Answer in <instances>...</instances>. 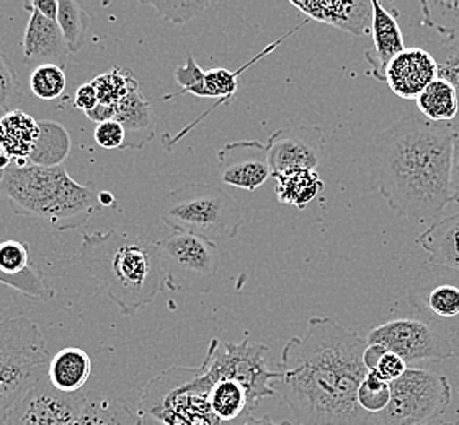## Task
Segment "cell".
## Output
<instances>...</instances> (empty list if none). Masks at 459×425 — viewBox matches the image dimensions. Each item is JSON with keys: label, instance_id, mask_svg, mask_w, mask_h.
Masks as SVG:
<instances>
[{"label": "cell", "instance_id": "ee69618b", "mask_svg": "<svg viewBox=\"0 0 459 425\" xmlns=\"http://www.w3.org/2000/svg\"><path fill=\"white\" fill-rule=\"evenodd\" d=\"M27 5L38 10L43 17L49 20L57 19V9H59V0H33V2H27Z\"/></svg>", "mask_w": 459, "mask_h": 425}, {"label": "cell", "instance_id": "b9f144b4", "mask_svg": "<svg viewBox=\"0 0 459 425\" xmlns=\"http://www.w3.org/2000/svg\"><path fill=\"white\" fill-rule=\"evenodd\" d=\"M99 95L92 82L82 83L74 95V107L82 110L83 113L93 110L99 105Z\"/></svg>", "mask_w": 459, "mask_h": 425}, {"label": "cell", "instance_id": "277c9868", "mask_svg": "<svg viewBox=\"0 0 459 425\" xmlns=\"http://www.w3.org/2000/svg\"><path fill=\"white\" fill-rule=\"evenodd\" d=\"M0 196L15 214L45 220L57 231L75 230L103 210L92 186L75 182L63 166L12 164L0 178Z\"/></svg>", "mask_w": 459, "mask_h": 425}, {"label": "cell", "instance_id": "f907efd6", "mask_svg": "<svg viewBox=\"0 0 459 425\" xmlns=\"http://www.w3.org/2000/svg\"><path fill=\"white\" fill-rule=\"evenodd\" d=\"M455 425H459V421H458V422H456V424H455Z\"/></svg>", "mask_w": 459, "mask_h": 425}, {"label": "cell", "instance_id": "83f0119b", "mask_svg": "<svg viewBox=\"0 0 459 425\" xmlns=\"http://www.w3.org/2000/svg\"><path fill=\"white\" fill-rule=\"evenodd\" d=\"M69 149L71 139L63 125L56 121H39V138L28 162L41 167L63 166L69 156Z\"/></svg>", "mask_w": 459, "mask_h": 425}, {"label": "cell", "instance_id": "5b68a950", "mask_svg": "<svg viewBox=\"0 0 459 425\" xmlns=\"http://www.w3.org/2000/svg\"><path fill=\"white\" fill-rule=\"evenodd\" d=\"M212 383L206 360L194 369L162 371L147 383L139 399L143 425H226L212 412Z\"/></svg>", "mask_w": 459, "mask_h": 425}, {"label": "cell", "instance_id": "f1b7e54d", "mask_svg": "<svg viewBox=\"0 0 459 425\" xmlns=\"http://www.w3.org/2000/svg\"><path fill=\"white\" fill-rule=\"evenodd\" d=\"M415 102L423 118L433 123H451L459 115L458 93L443 79L433 81Z\"/></svg>", "mask_w": 459, "mask_h": 425}, {"label": "cell", "instance_id": "9a60e30c", "mask_svg": "<svg viewBox=\"0 0 459 425\" xmlns=\"http://www.w3.org/2000/svg\"><path fill=\"white\" fill-rule=\"evenodd\" d=\"M159 246L170 278L174 272H180L185 277L194 280L212 278L220 267L221 252L218 244L200 236L174 232L166 239L159 240Z\"/></svg>", "mask_w": 459, "mask_h": 425}, {"label": "cell", "instance_id": "60d3db41", "mask_svg": "<svg viewBox=\"0 0 459 425\" xmlns=\"http://www.w3.org/2000/svg\"><path fill=\"white\" fill-rule=\"evenodd\" d=\"M451 131V198L459 204V115L450 123Z\"/></svg>", "mask_w": 459, "mask_h": 425}, {"label": "cell", "instance_id": "836d02e7", "mask_svg": "<svg viewBox=\"0 0 459 425\" xmlns=\"http://www.w3.org/2000/svg\"><path fill=\"white\" fill-rule=\"evenodd\" d=\"M143 5L152 7L162 19L170 22L172 25H185L188 22L202 15L203 12L210 9L212 2L200 0H178V2H157V0H143Z\"/></svg>", "mask_w": 459, "mask_h": 425}, {"label": "cell", "instance_id": "52a82bcc", "mask_svg": "<svg viewBox=\"0 0 459 425\" xmlns=\"http://www.w3.org/2000/svg\"><path fill=\"white\" fill-rule=\"evenodd\" d=\"M49 361L38 324L25 316L0 321V417L48 377Z\"/></svg>", "mask_w": 459, "mask_h": 425}, {"label": "cell", "instance_id": "cb8c5ba5", "mask_svg": "<svg viewBox=\"0 0 459 425\" xmlns=\"http://www.w3.org/2000/svg\"><path fill=\"white\" fill-rule=\"evenodd\" d=\"M417 244L429 254L427 262L459 272V212L433 222Z\"/></svg>", "mask_w": 459, "mask_h": 425}, {"label": "cell", "instance_id": "74e56055", "mask_svg": "<svg viewBox=\"0 0 459 425\" xmlns=\"http://www.w3.org/2000/svg\"><path fill=\"white\" fill-rule=\"evenodd\" d=\"M175 81L182 87V91L177 95H184V93H192L195 97H202L203 99V81H204V71L195 61L192 55L186 57V63L180 67L175 69ZM177 95L169 93L164 97V100L175 99Z\"/></svg>", "mask_w": 459, "mask_h": 425}, {"label": "cell", "instance_id": "681fc988", "mask_svg": "<svg viewBox=\"0 0 459 425\" xmlns=\"http://www.w3.org/2000/svg\"><path fill=\"white\" fill-rule=\"evenodd\" d=\"M427 425H453L450 424V422H445V421H441V419H437V421H433V422H430V424Z\"/></svg>", "mask_w": 459, "mask_h": 425}, {"label": "cell", "instance_id": "d590c367", "mask_svg": "<svg viewBox=\"0 0 459 425\" xmlns=\"http://www.w3.org/2000/svg\"><path fill=\"white\" fill-rule=\"evenodd\" d=\"M22 102V85L19 74L9 56L0 51V118L10 111L17 110Z\"/></svg>", "mask_w": 459, "mask_h": 425}, {"label": "cell", "instance_id": "30bf717a", "mask_svg": "<svg viewBox=\"0 0 459 425\" xmlns=\"http://www.w3.org/2000/svg\"><path fill=\"white\" fill-rule=\"evenodd\" d=\"M218 339H212L208 349V360L212 370L224 378L239 381L247 389L254 404L258 407L262 399L275 396L272 381H275L280 373L270 370L266 363L268 347L260 343H250L247 337L242 343H226L224 351H220Z\"/></svg>", "mask_w": 459, "mask_h": 425}, {"label": "cell", "instance_id": "1f68e13d", "mask_svg": "<svg viewBox=\"0 0 459 425\" xmlns=\"http://www.w3.org/2000/svg\"><path fill=\"white\" fill-rule=\"evenodd\" d=\"M422 25L440 35L455 38L459 35V0H422Z\"/></svg>", "mask_w": 459, "mask_h": 425}, {"label": "cell", "instance_id": "6da1fadb", "mask_svg": "<svg viewBox=\"0 0 459 425\" xmlns=\"http://www.w3.org/2000/svg\"><path fill=\"white\" fill-rule=\"evenodd\" d=\"M368 341L332 317L314 316L301 337L288 341L272 388L293 412L294 425H369L359 404L368 370Z\"/></svg>", "mask_w": 459, "mask_h": 425}, {"label": "cell", "instance_id": "3957f363", "mask_svg": "<svg viewBox=\"0 0 459 425\" xmlns=\"http://www.w3.org/2000/svg\"><path fill=\"white\" fill-rule=\"evenodd\" d=\"M79 259L125 316L136 315L162 291L175 290L159 242L143 234H83Z\"/></svg>", "mask_w": 459, "mask_h": 425}, {"label": "cell", "instance_id": "7a4b0ae2", "mask_svg": "<svg viewBox=\"0 0 459 425\" xmlns=\"http://www.w3.org/2000/svg\"><path fill=\"white\" fill-rule=\"evenodd\" d=\"M371 167L379 194L397 216L430 221L453 202L450 123L403 117L375 136Z\"/></svg>", "mask_w": 459, "mask_h": 425}, {"label": "cell", "instance_id": "e0dca14e", "mask_svg": "<svg viewBox=\"0 0 459 425\" xmlns=\"http://www.w3.org/2000/svg\"><path fill=\"white\" fill-rule=\"evenodd\" d=\"M291 5L304 13L307 20L339 28L355 37L371 31V0H291Z\"/></svg>", "mask_w": 459, "mask_h": 425}, {"label": "cell", "instance_id": "7402d4cb", "mask_svg": "<svg viewBox=\"0 0 459 425\" xmlns=\"http://www.w3.org/2000/svg\"><path fill=\"white\" fill-rule=\"evenodd\" d=\"M115 120L126 133V141L121 149H143L156 136V113L141 91L129 93L118 103Z\"/></svg>", "mask_w": 459, "mask_h": 425}, {"label": "cell", "instance_id": "ab89813d", "mask_svg": "<svg viewBox=\"0 0 459 425\" xmlns=\"http://www.w3.org/2000/svg\"><path fill=\"white\" fill-rule=\"evenodd\" d=\"M407 369H409V365L399 355H395V353L386 349L385 353L381 355V359L377 360V367L371 371L377 373L379 378L385 379L386 383L391 385L395 379L401 378Z\"/></svg>", "mask_w": 459, "mask_h": 425}, {"label": "cell", "instance_id": "bcb514c9", "mask_svg": "<svg viewBox=\"0 0 459 425\" xmlns=\"http://www.w3.org/2000/svg\"><path fill=\"white\" fill-rule=\"evenodd\" d=\"M12 164H13V160L7 154V151L0 146V172L4 174Z\"/></svg>", "mask_w": 459, "mask_h": 425}, {"label": "cell", "instance_id": "4fadbf2b", "mask_svg": "<svg viewBox=\"0 0 459 425\" xmlns=\"http://www.w3.org/2000/svg\"><path fill=\"white\" fill-rule=\"evenodd\" d=\"M272 177L294 170H316L324 159V130L313 125L276 130L266 143Z\"/></svg>", "mask_w": 459, "mask_h": 425}, {"label": "cell", "instance_id": "7c38bea8", "mask_svg": "<svg viewBox=\"0 0 459 425\" xmlns=\"http://www.w3.org/2000/svg\"><path fill=\"white\" fill-rule=\"evenodd\" d=\"M89 393H61L48 377L0 417V425H75Z\"/></svg>", "mask_w": 459, "mask_h": 425}, {"label": "cell", "instance_id": "9c48e42d", "mask_svg": "<svg viewBox=\"0 0 459 425\" xmlns=\"http://www.w3.org/2000/svg\"><path fill=\"white\" fill-rule=\"evenodd\" d=\"M407 301L425 323L451 341L459 333V272L427 262L413 277Z\"/></svg>", "mask_w": 459, "mask_h": 425}, {"label": "cell", "instance_id": "8992f818", "mask_svg": "<svg viewBox=\"0 0 459 425\" xmlns=\"http://www.w3.org/2000/svg\"><path fill=\"white\" fill-rule=\"evenodd\" d=\"M159 218L174 232L194 234L218 244L239 234L244 208L220 186L185 184L166 195Z\"/></svg>", "mask_w": 459, "mask_h": 425}, {"label": "cell", "instance_id": "ba28073f", "mask_svg": "<svg viewBox=\"0 0 459 425\" xmlns=\"http://www.w3.org/2000/svg\"><path fill=\"white\" fill-rule=\"evenodd\" d=\"M389 388L391 401L383 412L371 417L373 425H427L450 406V381L432 371L407 369Z\"/></svg>", "mask_w": 459, "mask_h": 425}, {"label": "cell", "instance_id": "5bb4252c", "mask_svg": "<svg viewBox=\"0 0 459 425\" xmlns=\"http://www.w3.org/2000/svg\"><path fill=\"white\" fill-rule=\"evenodd\" d=\"M221 182L254 192L272 177L266 144L260 141H234L218 152Z\"/></svg>", "mask_w": 459, "mask_h": 425}, {"label": "cell", "instance_id": "c3c4849f", "mask_svg": "<svg viewBox=\"0 0 459 425\" xmlns=\"http://www.w3.org/2000/svg\"><path fill=\"white\" fill-rule=\"evenodd\" d=\"M453 345H455V355L459 357V333L456 334V337L453 339Z\"/></svg>", "mask_w": 459, "mask_h": 425}, {"label": "cell", "instance_id": "7dc6e473", "mask_svg": "<svg viewBox=\"0 0 459 425\" xmlns=\"http://www.w3.org/2000/svg\"><path fill=\"white\" fill-rule=\"evenodd\" d=\"M99 204H101V208L111 206V204H115V196L108 192H101L99 194Z\"/></svg>", "mask_w": 459, "mask_h": 425}, {"label": "cell", "instance_id": "e575fe53", "mask_svg": "<svg viewBox=\"0 0 459 425\" xmlns=\"http://www.w3.org/2000/svg\"><path fill=\"white\" fill-rule=\"evenodd\" d=\"M359 404L369 416H377L386 409L391 401L389 383L379 378L377 373L368 371L367 378L359 385Z\"/></svg>", "mask_w": 459, "mask_h": 425}, {"label": "cell", "instance_id": "ffe728a7", "mask_svg": "<svg viewBox=\"0 0 459 425\" xmlns=\"http://www.w3.org/2000/svg\"><path fill=\"white\" fill-rule=\"evenodd\" d=\"M30 12L25 37L22 41L23 57L28 65H55L65 69L67 56L71 55L65 45L63 31L55 20L43 17L38 10L25 4Z\"/></svg>", "mask_w": 459, "mask_h": 425}, {"label": "cell", "instance_id": "44dd1931", "mask_svg": "<svg viewBox=\"0 0 459 425\" xmlns=\"http://www.w3.org/2000/svg\"><path fill=\"white\" fill-rule=\"evenodd\" d=\"M301 25H303V23H301ZM301 25H299V27H301ZM299 27L294 28L291 31H288L285 37L276 39L275 43L268 45L262 53H258L254 59H250L247 65H242V67L238 69V71H230V69H222V67H216V69L204 71V81H203V99H214V100H216V105L212 107V110L204 111L198 120H195L192 125H188V126L180 131L175 138H170V141H164V143H166L167 151H170L177 141H180V139L184 138L185 134H186L188 131L195 128V126H196V125H198V123H200L206 115H210L216 107H220V105H230V100H232V97H234L236 92H238V87H239V75L242 74L246 69H248L250 65H255L257 61H260L264 56L270 55L275 48L280 47V45L283 43V39H286L288 37H291L294 31H296Z\"/></svg>", "mask_w": 459, "mask_h": 425}, {"label": "cell", "instance_id": "4dcf8cb0", "mask_svg": "<svg viewBox=\"0 0 459 425\" xmlns=\"http://www.w3.org/2000/svg\"><path fill=\"white\" fill-rule=\"evenodd\" d=\"M91 82L97 91L99 102L110 105H118L129 93L139 91L136 77L126 67H113L110 73L97 75Z\"/></svg>", "mask_w": 459, "mask_h": 425}, {"label": "cell", "instance_id": "484cf974", "mask_svg": "<svg viewBox=\"0 0 459 425\" xmlns=\"http://www.w3.org/2000/svg\"><path fill=\"white\" fill-rule=\"evenodd\" d=\"M276 198L283 204L304 210L324 190V182L316 170H294L276 177Z\"/></svg>", "mask_w": 459, "mask_h": 425}, {"label": "cell", "instance_id": "2e32d148", "mask_svg": "<svg viewBox=\"0 0 459 425\" xmlns=\"http://www.w3.org/2000/svg\"><path fill=\"white\" fill-rule=\"evenodd\" d=\"M0 285H7L31 299L49 301L55 291L30 260V246L20 240H0Z\"/></svg>", "mask_w": 459, "mask_h": 425}, {"label": "cell", "instance_id": "f6af8a7d", "mask_svg": "<svg viewBox=\"0 0 459 425\" xmlns=\"http://www.w3.org/2000/svg\"><path fill=\"white\" fill-rule=\"evenodd\" d=\"M244 425H293L291 422H280V424H276L275 421L272 419L270 416L264 417H250L247 422Z\"/></svg>", "mask_w": 459, "mask_h": 425}, {"label": "cell", "instance_id": "8d00e7d4", "mask_svg": "<svg viewBox=\"0 0 459 425\" xmlns=\"http://www.w3.org/2000/svg\"><path fill=\"white\" fill-rule=\"evenodd\" d=\"M435 61L438 65V79L450 83L459 97V35L451 38L446 45L438 49Z\"/></svg>", "mask_w": 459, "mask_h": 425}, {"label": "cell", "instance_id": "7bdbcfd3", "mask_svg": "<svg viewBox=\"0 0 459 425\" xmlns=\"http://www.w3.org/2000/svg\"><path fill=\"white\" fill-rule=\"evenodd\" d=\"M117 111H118V105H110V103H99L93 110L87 111L85 117L89 120L101 125L107 121H113L117 118Z\"/></svg>", "mask_w": 459, "mask_h": 425}, {"label": "cell", "instance_id": "d4e9b609", "mask_svg": "<svg viewBox=\"0 0 459 425\" xmlns=\"http://www.w3.org/2000/svg\"><path fill=\"white\" fill-rule=\"evenodd\" d=\"M38 138L39 121L25 111H10L0 118V146L13 162H28Z\"/></svg>", "mask_w": 459, "mask_h": 425}, {"label": "cell", "instance_id": "8fae6325", "mask_svg": "<svg viewBox=\"0 0 459 425\" xmlns=\"http://www.w3.org/2000/svg\"><path fill=\"white\" fill-rule=\"evenodd\" d=\"M367 341L383 345L407 365L455 357V345L450 337L419 317H397L381 324L368 334Z\"/></svg>", "mask_w": 459, "mask_h": 425}, {"label": "cell", "instance_id": "603a6c76", "mask_svg": "<svg viewBox=\"0 0 459 425\" xmlns=\"http://www.w3.org/2000/svg\"><path fill=\"white\" fill-rule=\"evenodd\" d=\"M92 373V359L79 347H65L49 361L48 379L61 393H81Z\"/></svg>", "mask_w": 459, "mask_h": 425}, {"label": "cell", "instance_id": "d6986e66", "mask_svg": "<svg viewBox=\"0 0 459 425\" xmlns=\"http://www.w3.org/2000/svg\"><path fill=\"white\" fill-rule=\"evenodd\" d=\"M373 4V20H371V37L373 51H365V59L369 65V75L379 82H386V71L395 56L405 49L404 35L397 22V12L389 10L377 0Z\"/></svg>", "mask_w": 459, "mask_h": 425}, {"label": "cell", "instance_id": "f35d334b", "mask_svg": "<svg viewBox=\"0 0 459 425\" xmlns=\"http://www.w3.org/2000/svg\"><path fill=\"white\" fill-rule=\"evenodd\" d=\"M93 138L97 144L103 149H121L126 141V133L117 120L107 121L97 125L93 131Z\"/></svg>", "mask_w": 459, "mask_h": 425}, {"label": "cell", "instance_id": "4316f807", "mask_svg": "<svg viewBox=\"0 0 459 425\" xmlns=\"http://www.w3.org/2000/svg\"><path fill=\"white\" fill-rule=\"evenodd\" d=\"M75 425H143V421L138 412H133L120 399L89 393Z\"/></svg>", "mask_w": 459, "mask_h": 425}, {"label": "cell", "instance_id": "d6a6232c", "mask_svg": "<svg viewBox=\"0 0 459 425\" xmlns=\"http://www.w3.org/2000/svg\"><path fill=\"white\" fill-rule=\"evenodd\" d=\"M65 71L55 65H41L30 75V89L39 100H56L65 92Z\"/></svg>", "mask_w": 459, "mask_h": 425}, {"label": "cell", "instance_id": "f546056e", "mask_svg": "<svg viewBox=\"0 0 459 425\" xmlns=\"http://www.w3.org/2000/svg\"><path fill=\"white\" fill-rule=\"evenodd\" d=\"M56 22L63 31L69 53L75 55L82 51V48L87 43V33L91 27V19L87 12L74 0H59Z\"/></svg>", "mask_w": 459, "mask_h": 425}, {"label": "cell", "instance_id": "ac0fdd59", "mask_svg": "<svg viewBox=\"0 0 459 425\" xmlns=\"http://www.w3.org/2000/svg\"><path fill=\"white\" fill-rule=\"evenodd\" d=\"M438 79L435 56L422 48H405L395 56L386 71L389 89L404 100H417L419 95Z\"/></svg>", "mask_w": 459, "mask_h": 425}]
</instances>
